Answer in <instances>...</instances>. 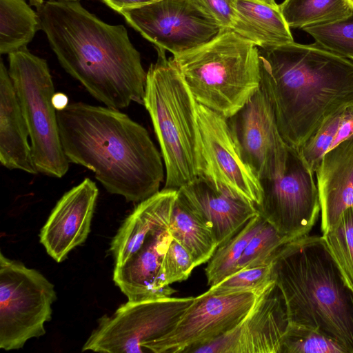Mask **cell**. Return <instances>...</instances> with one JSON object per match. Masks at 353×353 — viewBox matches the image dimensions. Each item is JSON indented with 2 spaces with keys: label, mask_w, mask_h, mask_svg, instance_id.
Listing matches in <instances>:
<instances>
[{
  "label": "cell",
  "mask_w": 353,
  "mask_h": 353,
  "mask_svg": "<svg viewBox=\"0 0 353 353\" xmlns=\"http://www.w3.org/2000/svg\"><path fill=\"white\" fill-rule=\"evenodd\" d=\"M265 222V219L258 214L226 243L217 248L205 269L209 285H215L236 272L238 263L248 244Z\"/></svg>",
  "instance_id": "d4e9b609"
},
{
  "label": "cell",
  "mask_w": 353,
  "mask_h": 353,
  "mask_svg": "<svg viewBox=\"0 0 353 353\" xmlns=\"http://www.w3.org/2000/svg\"><path fill=\"white\" fill-rule=\"evenodd\" d=\"M41 29L40 17L25 0H0V52L27 48Z\"/></svg>",
  "instance_id": "603a6c76"
},
{
  "label": "cell",
  "mask_w": 353,
  "mask_h": 353,
  "mask_svg": "<svg viewBox=\"0 0 353 353\" xmlns=\"http://www.w3.org/2000/svg\"><path fill=\"white\" fill-rule=\"evenodd\" d=\"M353 139V105L347 106L343 112L332 148Z\"/></svg>",
  "instance_id": "836d02e7"
},
{
  "label": "cell",
  "mask_w": 353,
  "mask_h": 353,
  "mask_svg": "<svg viewBox=\"0 0 353 353\" xmlns=\"http://www.w3.org/2000/svg\"><path fill=\"white\" fill-rule=\"evenodd\" d=\"M327 246L353 290V207L345 210L336 223L323 232Z\"/></svg>",
  "instance_id": "484cf974"
},
{
  "label": "cell",
  "mask_w": 353,
  "mask_h": 353,
  "mask_svg": "<svg viewBox=\"0 0 353 353\" xmlns=\"http://www.w3.org/2000/svg\"><path fill=\"white\" fill-rule=\"evenodd\" d=\"M345 108L327 117L312 135L298 149L303 159L314 172L318 169L324 155L332 148Z\"/></svg>",
  "instance_id": "f546056e"
},
{
  "label": "cell",
  "mask_w": 353,
  "mask_h": 353,
  "mask_svg": "<svg viewBox=\"0 0 353 353\" xmlns=\"http://www.w3.org/2000/svg\"><path fill=\"white\" fill-rule=\"evenodd\" d=\"M256 1H261V2H263V3H265L274 6H276L279 5V4H277L276 3L275 0H256Z\"/></svg>",
  "instance_id": "74e56055"
},
{
  "label": "cell",
  "mask_w": 353,
  "mask_h": 353,
  "mask_svg": "<svg viewBox=\"0 0 353 353\" xmlns=\"http://www.w3.org/2000/svg\"><path fill=\"white\" fill-rule=\"evenodd\" d=\"M8 72L14 88L30 139L38 172L61 178L69 168L62 147L54 85L46 59L24 48L8 54Z\"/></svg>",
  "instance_id": "ba28073f"
},
{
  "label": "cell",
  "mask_w": 353,
  "mask_h": 353,
  "mask_svg": "<svg viewBox=\"0 0 353 353\" xmlns=\"http://www.w3.org/2000/svg\"><path fill=\"white\" fill-rule=\"evenodd\" d=\"M195 268L189 252L172 239L162 264L161 278L163 286L186 280Z\"/></svg>",
  "instance_id": "1f68e13d"
},
{
  "label": "cell",
  "mask_w": 353,
  "mask_h": 353,
  "mask_svg": "<svg viewBox=\"0 0 353 353\" xmlns=\"http://www.w3.org/2000/svg\"><path fill=\"white\" fill-rule=\"evenodd\" d=\"M303 30L324 48L353 61V12L342 19L310 26Z\"/></svg>",
  "instance_id": "f1b7e54d"
},
{
  "label": "cell",
  "mask_w": 353,
  "mask_h": 353,
  "mask_svg": "<svg viewBox=\"0 0 353 353\" xmlns=\"http://www.w3.org/2000/svg\"><path fill=\"white\" fill-rule=\"evenodd\" d=\"M169 231L189 252L196 267L209 261L219 247L210 225L190 207L179 189Z\"/></svg>",
  "instance_id": "7402d4cb"
},
{
  "label": "cell",
  "mask_w": 353,
  "mask_h": 353,
  "mask_svg": "<svg viewBox=\"0 0 353 353\" xmlns=\"http://www.w3.org/2000/svg\"><path fill=\"white\" fill-rule=\"evenodd\" d=\"M172 59L196 102L226 118L260 88L259 48L232 30Z\"/></svg>",
  "instance_id": "52a82bcc"
},
{
  "label": "cell",
  "mask_w": 353,
  "mask_h": 353,
  "mask_svg": "<svg viewBox=\"0 0 353 353\" xmlns=\"http://www.w3.org/2000/svg\"><path fill=\"white\" fill-rule=\"evenodd\" d=\"M259 294L253 292L225 293L209 289L194 297L174 328L157 340L150 352L192 353L235 327L250 312Z\"/></svg>",
  "instance_id": "7c38bea8"
},
{
  "label": "cell",
  "mask_w": 353,
  "mask_h": 353,
  "mask_svg": "<svg viewBox=\"0 0 353 353\" xmlns=\"http://www.w3.org/2000/svg\"><path fill=\"white\" fill-rule=\"evenodd\" d=\"M260 88L279 132L299 149L330 115L353 105V61L318 43L259 50Z\"/></svg>",
  "instance_id": "3957f363"
},
{
  "label": "cell",
  "mask_w": 353,
  "mask_h": 353,
  "mask_svg": "<svg viewBox=\"0 0 353 353\" xmlns=\"http://www.w3.org/2000/svg\"><path fill=\"white\" fill-rule=\"evenodd\" d=\"M178 190L163 188L139 202L113 238V281L128 301L170 296L175 290L163 286V261L172 240L169 231Z\"/></svg>",
  "instance_id": "8992f818"
},
{
  "label": "cell",
  "mask_w": 353,
  "mask_h": 353,
  "mask_svg": "<svg viewBox=\"0 0 353 353\" xmlns=\"http://www.w3.org/2000/svg\"><path fill=\"white\" fill-rule=\"evenodd\" d=\"M179 191L190 207L210 225L219 246L259 214L254 203L215 188L201 176Z\"/></svg>",
  "instance_id": "ac0fdd59"
},
{
  "label": "cell",
  "mask_w": 353,
  "mask_h": 353,
  "mask_svg": "<svg viewBox=\"0 0 353 353\" xmlns=\"http://www.w3.org/2000/svg\"><path fill=\"white\" fill-rule=\"evenodd\" d=\"M60 1H79L80 0H56Z\"/></svg>",
  "instance_id": "ab89813d"
},
{
  "label": "cell",
  "mask_w": 353,
  "mask_h": 353,
  "mask_svg": "<svg viewBox=\"0 0 353 353\" xmlns=\"http://www.w3.org/2000/svg\"><path fill=\"white\" fill-rule=\"evenodd\" d=\"M30 3L36 7L37 10H39L44 4V0H29Z\"/></svg>",
  "instance_id": "8d00e7d4"
},
{
  "label": "cell",
  "mask_w": 353,
  "mask_h": 353,
  "mask_svg": "<svg viewBox=\"0 0 353 353\" xmlns=\"http://www.w3.org/2000/svg\"><path fill=\"white\" fill-rule=\"evenodd\" d=\"M68 102L67 96L61 92L55 93L52 99V103L57 111L65 108L68 105Z\"/></svg>",
  "instance_id": "d590c367"
},
{
  "label": "cell",
  "mask_w": 353,
  "mask_h": 353,
  "mask_svg": "<svg viewBox=\"0 0 353 353\" xmlns=\"http://www.w3.org/2000/svg\"><path fill=\"white\" fill-rule=\"evenodd\" d=\"M279 8L288 26L301 29L334 22L353 12L346 0H284Z\"/></svg>",
  "instance_id": "cb8c5ba5"
},
{
  "label": "cell",
  "mask_w": 353,
  "mask_h": 353,
  "mask_svg": "<svg viewBox=\"0 0 353 353\" xmlns=\"http://www.w3.org/2000/svg\"><path fill=\"white\" fill-rule=\"evenodd\" d=\"M346 1H347V3L350 4V6L353 9V0H346Z\"/></svg>",
  "instance_id": "f35d334b"
},
{
  "label": "cell",
  "mask_w": 353,
  "mask_h": 353,
  "mask_svg": "<svg viewBox=\"0 0 353 353\" xmlns=\"http://www.w3.org/2000/svg\"><path fill=\"white\" fill-rule=\"evenodd\" d=\"M281 353H347L336 341L320 331L288 323Z\"/></svg>",
  "instance_id": "83f0119b"
},
{
  "label": "cell",
  "mask_w": 353,
  "mask_h": 353,
  "mask_svg": "<svg viewBox=\"0 0 353 353\" xmlns=\"http://www.w3.org/2000/svg\"><path fill=\"white\" fill-rule=\"evenodd\" d=\"M53 284L36 270L0 253V348L18 350L46 333L56 300Z\"/></svg>",
  "instance_id": "9c48e42d"
},
{
  "label": "cell",
  "mask_w": 353,
  "mask_h": 353,
  "mask_svg": "<svg viewBox=\"0 0 353 353\" xmlns=\"http://www.w3.org/2000/svg\"><path fill=\"white\" fill-rule=\"evenodd\" d=\"M193 299V296H168L128 301L112 315H103L99 320L82 351L150 352L152 345L174 328Z\"/></svg>",
  "instance_id": "30bf717a"
},
{
  "label": "cell",
  "mask_w": 353,
  "mask_h": 353,
  "mask_svg": "<svg viewBox=\"0 0 353 353\" xmlns=\"http://www.w3.org/2000/svg\"><path fill=\"white\" fill-rule=\"evenodd\" d=\"M290 241L265 220L248 244L238 263L236 272L272 264L283 246Z\"/></svg>",
  "instance_id": "4316f807"
},
{
  "label": "cell",
  "mask_w": 353,
  "mask_h": 353,
  "mask_svg": "<svg viewBox=\"0 0 353 353\" xmlns=\"http://www.w3.org/2000/svg\"><path fill=\"white\" fill-rule=\"evenodd\" d=\"M57 113L69 162L90 170L108 192L139 203L159 191L163 158L143 125L120 110L83 102Z\"/></svg>",
  "instance_id": "7a4b0ae2"
},
{
  "label": "cell",
  "mask_w": 353,
  "mask_h": 353,
  "mask_svg": "<svg viewBox=\"0 0 353 353\" xmlns=\"http://www.w3.org/2000/svg\"><path fill=\"white\" fill-rule=\"evenodd\" d=\"M196 114L201 154L199 176L215 188L246 199L256 207L262 199V185L243 160L228 118L199 103Z\"/></svg>",
  "instance_id": "4fadbf2b"
},
{
  "label": "cell",
  "mask_w": 353,
  "mask_h": 353,
  "mask_svg": "<svg viewBox=\"0 0 353 353\" xmlns=\"http://www.w3.org/2000/svg\"><path fill=\"white\" fill-rule=\"evenodd\" d=\"M273 276L289 323L317 330L353 353V290L322 236L287 243L273 263Z\"/></svg>",
  "instance_id": "277c9868"
},
{
  "label": "cell",
  "mask_w": 353,
  "mask_h": 353,
  "mask_svg": "<svg viewBox=\"0 0 353 353\" xmlns=\"http://www.w3.org/2000/svg\"><path fill=\"white\" fill-rule=\"evenodd\" d=\"M288 323L283 296L274 282L235 327L192 353H281Z\"/></svg>",
  "instance_id": "2e32d148"
},
{
  "label": "cell",
  "mask_w": 353,
  "mask_h": 353,
  "mask_svg": "<svg viewBox=\"0 0 353 353\" xmlns=\"http://www.w3.org/2000/svg\"><path fill=\"white\" fill-rule=\"evenodd\" d=\"M315 172L323 233L353 207V139L329 150Z\"/></svg>",
  "instance_id": "d6986e66"
},
{
  "label": "cell",
  "mask_w": 353,
  "mask_h": 353,
  "mask_svg": "<svg viewBox=\"0 0 353 353\" xmlns=\"http://www.w3.org/2000/svg\"><path fill=\"white\" fill-rule=\"evenodd\" d=\"M120 14L156 48L173 56L208 41L220 31L190 0H159Z\"/></svg>",
  "instance_id": "5bb4252c"
},
{
  "label": "cell",
  "mask_w": 353,
  "mask_h": 353,
  "mask_svg": "<svg viewBox=\"0 0 353 353\" xmlns=\"http://www.w3.org/2000/svg\"><path fill=\"white\" fill-rule=\"evenodd\" d=\"M28 128L14 88L2 60L0 63V162L9 170L39 173L32 157Z\"/></svg>",
  "instance_id": "ffe728a7"
},
{
  "label": "cell",
  "mask_w": 353,
  "mask_h": 353,
  "mask_svg": "<svg viewBox=\"0 0 353 353\" xmlns=\"http://www.w3.org/2000/svg\"><path fill=\"white\" fill-rule=\"evenodd\" d=\"M228 121L243 160L260 181L283 174L289 146L279 132L272 106L261 88Z\"/></svg>",
  "instance_id": "9a60e30c"
},
{
  "label": "cell",
  "mask_w": 353,
  "mask_h": 353,
  "mask_svg": "<svg viewBox=\"0 0 353 353\" xmlns=\"http://www.w3.org/2000/svg\"><path fill=\"white\" fill-rule=\"evenodd\" d=\"M156 1H159V0H156Z\"/></svg>",
  "instance_id": "60d3db41"
},
{
  "label": "cell",
  "mask_w": 353,
  "mask_h": 353,
  "mask_svg": "<svg viewBox=\"0 0 353 353\" xmlns=\"http://www.w3.org/2000/svg\"><path fill=\"white\" fill-rule=\"evenodd\" d=\"M274 282L273 263L239 270L210 289L219 292H253L261 294Z\"/></svg>",
  "instance_id": "4dcf8cb0"
},
{
  "label": "cell",
  "mask_w": 353,
  "mask_h": 353,
  "mask_svg": "<svg viewBox=\"0 0 353 353\" xmlns=\"http://www.w3.org/2000/svg\"><path fill=\"white\" fill-rule=\"evenodd\" d=\"M232 30L261 49L294 41L279 8L256 0H236Z\"/></svg>",
  "instance_id": "44dd1931"
},
{
  "label": "cell",
  "mask_w": 353,
  "mask_h": 353,
  "mask_svg": "<svg viewBox=\"0 0 353 353\" xmlns=\"http://www.w3.org/2000/svg\"><path fill=\"white\" fill-rule=\"evenodd\" d=\"M147 71L143 104L154 128L165 165L163 188L179 189L199 176L201 168L198 103L165 50Z\"/></svg>",
  "instance_id": "5b68a950"
},
{
  "label": "cell",
  "mask_w": 353,
  "mask_h": 353,
  "mask_svg": "<svg viewBox=\"0 0 353 353\" xmlns=\"http://www.w3.org/2000/svg\"><path fill=\"white\" fill-rule=\"evenodd\" d=\"M60 65L105 106L143 104L147 72L123 25L108 24L79 1L48 0L37 10Z\"/></svg>",
  "instance_id": "6da1fadb"
},
{
  "label": "cell",
  "mask_w": 353,
  "mask_h": 353,
  "mask_svg": "<svg viewBox=\"0 0 353 353\" xmlns=\"http://www.w3.org/2000/svg\"><path fill=\"white\" fill-rule=\"evenodd\" d=\"M314 173L298 150L289 147L283 174L261 181L259 214L290 240L308 234L318 219L321 207Z\"/></svg>",
  "instance_id": "8fae6325"
},
{
  "label": "cell",
  "mask_w": 353,
  "mask_h": 353,
  "mask_svg": "<svg viewBox=\"0 0 353 353\" xmlns=\"http://www.w3.org/2000/svg\"><path fill=\"white\" fill-rule=\"evenodd\" d=\"M108 6L120 13L122 10L139 8L156 0H101Z\"/></svg>",
  "instance_id": "e575fe53"
},
{
  "label": "cell",
  "mask_w": 353,
  "mask_h": 353,
  "mask_svg": "<svg viewBox=\"0 0 353 353\" xmlns=\"http://www.w3.org/2000/svg\"><path fill=\"white\" fill-rule=\"evenodd\" d=\"M194 7L220 30H232L236 17V0H190Z\"/></svg>",
  "instance_id": "d6a6232c"
},
{
  "label": "cell",
  "mask_w": 353,
  "mask_h": 353,
  "mask_svg": "<svg viewBox=\"0 0 353 353\" xmlns=\"http://www.w3.org/2000/svg\"><path fill=\"white\" fill-rule=\"evenodd\" d=\"M98 195L95 182L85 178L57 201L40 232L41 243L57 262L87 239Z\"/></svg>",
  "instance_id": "e0dca14e"
}]
</instances>
